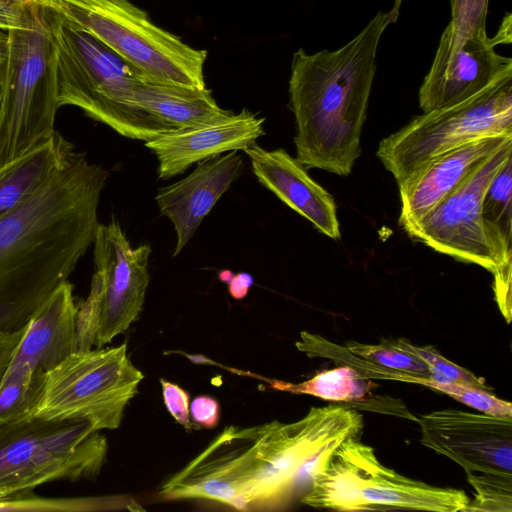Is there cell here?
Instances as JSON below:
<instances>
[{
	"label": "cell",
	"mask_w": 512,
	"mask_h": 512,
	"mask_svg": "<svg viewBox=\"0 0 512 512\" xmlns=\"http://www.w3.org/2000/svg\"><path fill=\"white\" fill-rule=\"evenodd\" d=\"M89 33L144 76L205 88V50L158 27L128 0H28Z\"/></svg>",
	"instance_id": "6"
},
{
	"label": "cell",
	"mask_w": 512,
	"mask_h": 512,
	"mask_svg": "<svg viewBox=\"0 0 512 512\" xmlns=\"http://www.w3.org/2000/svg\"><path fill=\"white\" fill-rule=\"evenodd\" d=\"M43 9L56 49L59 107L76 106L118 134L144 142L174 129L128 104L139 71L89 33Z\"/></svg>",
	"instance_id": "4"
},
{
	"label": "cell",
	"mask_w": 512,
	"mask_h": 512,
	"mask_svg": "<svg viewBox=\"0 0 512 512\" xmlns=\"http://www.w3.org/2000/svg\"><path fill=\"white\" fill-rule=\"evenodd\" d=\"M511 200L512 155L492 178L482 200V225L496 265L495 271L512 266Z\"/></svg>",
	"instance_id": "22"
},
{
	"label": "cell",
	"mask_w": 512,
	"mask_h": 512,
	"mask_svg": "<svg viewBox=\"0 0 512 512\" xmlns=\"http://www.w3.org/2000/svg\"><path fill=\"white\" fill-rule=\"evenodd\" d=\"M143 378L130 361L125 343L72 352L45 373L30 416L87 422L99 431L116 429Z\"/></svg>",
	"instance_id": "9"
},
{
	"label": "cell",
	"mask_w": 512,
	"mask_h": 512,
	"mask_svg": "<svg viewBox=\"0 0 512 512\" xmlns=\"http://www.w3.org/2000/svg\"><path fill=\"white\" fill-rule=\"evenodd\" d=\"M421 442L460 465L475 497L466 511L512 510V417L446 408L416 418Z\"/></svg>",
	"instance_id": "11"
},
{
	"label": "cell",
	"mask_w": 512,
	"mask_h": 512,
	"mask_svg": "<svg viewBox=\"0 0 512 512\" xmlns=\"http://www.w3.org/2000/svg\"><path fill=\"white\" fill-rule=\"evenodd\" d=\"M402 4V0H394L393 7L389 12L392 23H395L399 17L400 7Z\"/></svg>",
	"instance_id": "35"
},
{
	"label": "cell",
	"mask_w": 512,
	"mask_h": 512,
	"mask_svg": "<svg viewBox=\"0 0 512 512\" xmlns=\"http://www.w3.org/2000/svg\"><path fill=\"white\" fill-rule=\"evenodd\" d=\"M501 135L512 136V78L461 103L415 117L385 137L376 155L399 185L454 148Z\"/></svg>",
	"instance_id": "10"
},
{
	"label": "cell",
	"mask_w": 512,
	"mask_h": 512,
	"mask_svg": "<svg viewBox=\"0 0 512 512\" xmlns=\"http://www.w3.org/2000/svg\"><path fill=\"white\" fill-rule=\"evenodd\" d=\"M348 365L324 370L301 383L276 382L274 388L295 394H308L336 402L360 401L374 386Z\"/></svg>",
	"instance_id": "23"
},
{
	"label": "cell",
	"mask_w": 512,
	"mask_h": 512,
	"mask_svg": "<svg viewBox=\"0 0 512 512\" xmlns=\"http://www.w3.org/2000/svg\"><path fill=\"white\" fill-rule=\"evenodd\" d=\"M103 299L101 275L95 271L92 276L90 292L86 299L77 305L75 317L73 352H84L95 345L100 326Z\"/></svg>",
	"instance_id": "26"
},
{
	"label": "cell",
	"mask_w": 512,
	"mask_h": 512,
	"mask_svg": "<svg viewBox=\"0 0 512 512\" xmlns=\"http://www.w3.org/2000/svg\"><path fill=\"white\" fill-rule=\"evenodd\" d=\"M301 502L339 511L464 512L470 499L463 490L431 486L386 467L374 449L354 435L338 446L315 475Z\"/></svg>",
	"instance_id": "8"
},
{
	"label": "cell",
	"mask_w": 512,
	"mask_h": 512,
	"mask_svg": "<svg viewBox=\"0 0 512 512\" xmlns=\"http://www.w3.org/2000/svg\"><path fill=\"white\" fill-rule=\"evenodd\" d=\"M451 20L443 35L464 40L470 37L487 36L486 19L489 0H449Z\"/></svg>",
	"instance_id": "27"
},
{
	"label": "cell",
	"mask_w": 512,
	"mask_h": 512,
	"mask_svg": "<svg viewBox=\"0 0 512 512\" xmlns=\"http://www.w3.org/2000/svg\"><path fill=\"white\" fill-rule=\"evenodd\" d=\"M77 151L55 131L51 137L0 170V220L30 198Z\"/></svg>",
	"instance_id": "21"
},
{
	"label": "cell",
	"mask_w": 512,
	"mask_h": 512,
	"mask_svg": "<svg viewBox=\"0 0 512 512\" xmlns=\"http://www.w3.org/2000/svg\"><path fill=\"white\" fill-rule=\"evenodd\" d=\"M344 348L353 355L384 369L419 377H431L429 366L421 353V346L411 343L406 338L382 339L378 344L350 341Z\"/></svg>",
	"instance_id": "24"
},
{
	"label": "cell",
	"mask_w": 512,
	"mask_h": 512,
	"mask_svg": "<svg viewBox=\"0 0 512 512\" xmlns=\"http://www.w3.org/2000/svg\"><path fill=\"white\" fill-rule=\"evenodd\" d=\"M511 40L510 13L504 16L493 37L459 40L441 34L431 67L418 93L423 113L456 105L512 78V59L495 49L500 44H510Z\"/></svg>",
	"instance_id": "13"
},
{
	"label": "cell",
	"mask_w": 512,
	"mask_h": 512,
	"mask_svg": "<svg viewBox=\"0 0 512 512\" xmlns=\"http://www.w3.org/2000/svg\"><path fill=\"white\" fill-rule=\"evenodd\" d=\"M95 271L102 277L103 299L95 346L103 347L138 318L149 284L151 247L133 248L120 224H99L93 240Z\"/></svg>",
	"instance_id": "14"
},
{
	"label": "cell",
	"mask_w": 512,
	"mask_h": 512,
	"mask_svg": "<svg viewBox=\"0 0 512 512\" xmlns=\"http://www.w3.org/2000/svg\"><path fill=\"white\" fill-rule=\"evenodd\" d=\"M45 373L27 365L6 371L0 382V424L32 414L43 388Z\"/></svg>",
	"instance_id": "25"
},
{
	"label": "cell",
	"mask_w": 512,
	"mask_h": 512,
	"mask_svg": "<svg viewBox=\"0 0 512 512\" xmlns=\"http://www.w3.org/2000/svg\"><path fill=\"white\" fill-rule=\"evenodd\" d=\"M264 121L243 109L213 122L168 130L146 141L145 146L157 157L158 177L167 180L203 160L244 151L264 134Z\"/></svg>",
	"instance_id": "15"
},
{
	"label": "cell",
	"mask_w": 512,
	"mask_h": 512,
	"mask_svg": "<svg viewBox=\"0 0 512 512\" xmlns=\"http://www.w3.org/2000/svg\"><path fill=\"white\" fill-rule=\"evenodd\" d=\"M361 414L348 406L311 407L301 419L227 426L159 490L164 499H207L238 510L283 508L327 465ZM304 493V494H305Z\"/></svg>",
	"instance_id": "1"
},
{
	"label": "cell",
	"mask_w": 512,
	"mask_h": 512,
	"mask_svg": "<svg viewBox=\"0 0 512 512\" xmlns=\"http://www.w3.org/2000/svg\"><path fill=\"white\" fill-rule=\"evenodd\" d=\"M25 327L15 332H0V382L7 371L15 348L25 331Z\"/></svg>",
	"instance_id": "33"
},
{
	"label": "cell",
	"mask_w": 512,
	"mask_h": 512,
	"mask_svg": "<svg viewBox=\"0 0 512 512\" xmlns=\"http://www.w3.org/2000/svg\"><path fill=\"white\" fill-rule=\"evenodd\" d=\"M40 7L28 0H0V30L31 29L40 20Z\"/></svg>",
	"instance_id": "30"
},
{
	"label": "cell",
	"mask_w": 512,
	"mask_h": 512,
	"mask_svg": "<svg viewBox=\"0 0 512 512\" xmlns=\"http://www.w3.org/2000/svg\"><path fill=\"white\" fill-rule=\"evenodd\" d=\"M164 404L172 417L186 429L192 427L190 422L189 394L178 385L160 379Z\"/></svg>",
	"instance_id": "31"
},
{
	"label": "cell",
	"mask_w": 512,
	"mask_h": 512,
	"mask_svg": "<svg viewBox=\"0 0 512 512\" xmlns=\"http://www.w3.org/2000/svg\"><path fill=\"white\" fill-rule=\"evenodd\" d=\"M190 414L197 425L213 428L220 420V405L214 398L201 395L193 399Z\"/></svg>",
	"instance_id": "32"
},
{
	"label": "cell",
	"mask_w": 512,
	"mask_h": 512,
	"mask_svg": "<svg viewBox=\"0 0 512 512\" xmlns=\"http://www.w3.org/2000/svg\"><path fill=\"white\" fill-rule=\"evenodd\" d=\"M116 502L109 498H40L31 495L18 499L0 501V510L30 511H84L108 509Z\"/></svg>",
	"instance_id": "28"
},
{
	"label": "cell",
	"mask_w": 512,
	"mask_h": 512,
	"mask_svg": "<svg viewBox=\"0 0 512 512\" xmlns=\"http://www.w3.org/2000/svg\"><path fill=\"white\" fill-rule=\"evenodd\" d=\"M109 172L76 152L0 220V332L23 329L92 245Z\"/></svg>",
	"instance_id": "2"
},
{
	"label": "cell",
	"mask_w": 512,
	"mask_h": 512,
	"mask_svg": "<svg viewBox=\"0 0 512 512\" xmlns=\"http://www.w3.org/2000/svg\"><path fill=\"white\" fill-rule=\"evenodd\" d=\"M258 181L325 236L337 240L340 227L333 197L305 167L282 148L266 150L252 144L244 150Z\"/></svg>",
	"instance_id": "18"
},
{
	"label": "cell",
	"mask_w": 512,
	"mask_h": 512,
	"mask_svg": "<svg viewBox=\"0 0 512 512\" xmlns=\"http://www.w3.org/2000/svg\"><path fill=\"white\" fill-rule=\"evenodd\" d=\"M127 102L172 128H186L222 119L211 90L157 81L138 74L130 84Z\"/></svg>",
	"instance_id": "20"
},
{
	"label": "cell",
	"mask_w": 512,
	"mask_h": 512,
	"mask_svg": "<svg viewBox=\"0 0 512 512\" xmlns=\"http://www.w3.org/2000/svg\"><path fill=\"white\" fill-rule=\"evenodd\" d=\"M7 43V32L0 30V61L2 60Z\"/></svg>",
	"instance_id": "36"
},
{
	"label": "cell",
	"mask_w": 512,
	"mask_h": 512,
	"mask_svg": "<svg viewBox=\"0 0 512 512\" xmlns=\"http://www.w3.org/2000/svg\"><path fill=\"white\" fill-rule=\"evenodd\" d=\"M243 169L244 161L239 152H226L197 163L188 176L157 191V206L176 231L174 257L188 244L202 220L241 176Z\"/></svg>",
	"instance_id": "16"
},
{
	"label": "cell",
	"mask_w": 512,
	"mask_h": 512,
	"mask_svg": "<svg viewBox=\"0 0 512 512\" xmlns=\"http://www.w3.org/2000/svg\"><path fill=\"white\" fill-rule=\"evenodd\" d=\"M512 141V136H489L470 141L431 160L398 185L401 211L398 223L405 231L419 221L487 158Z\"/></svg>",
	"instance_id": "17"
},
{
	"label": "cell",
	"mask_w": 512,
	"mask_h": 512,
	"mask_svg": "<svg viewBox=\"0 0 512 512\" xmlns=\"http://www.w3.org/2000/svg\"><path fill=\"white\" fill-rule=\"evenodd\" d=\"M253 283V276L246 272L233 273L226 282L229 294L237 300H241L247 296Z\"/></svg>",
	"instance_id": "34"
},
{
	"label": "cell",
	"mask_w": 512,
	"mask_h": 512,
	"mask_svg": "<svg viewBox=\"0 0 512 512\" xmlns=\"http://www.w3.org/2000/svg\"><path fill=\"white\" fill-rule=\"evenodd\" d=\"M421 353L429 366L432 380L441 384H463L493 390L483 378L448 360L433 346H421Z\"/></svg>",
	"instance_id": "29"
},
{
	"label": "cell",
	"mask_w": 512,
	"mask_h": 512,
	"mask_svg": "<svg viewBox=\"0 0 512 512\" xmlns=\"http://www.w3.org/2000/svg\"><path fill=\"white\" fill-rule=\"evenodd\" d=\"M391 23L389 12L379 11L344 46L313 54L300 48L293 54L289 103L296 159L305 168L351 173L361 154L378 46Z\"/></svg>",
	"instance_id": "3"
},
{
	"label": "cell",
	"mask_w": 512,
	"mask_h": 512,
	"mask_svg": "<svg viewBox=\"0 0 512 512\" xmlns=\"http://www.w3.org/2000/svg\"><path fill=\"white\" fill-rule=\"evenodd\" d=\"M77 304L67 280L30 316L7 370L27 365L47 372L73 352Z\"/></svg>",
	"instance_id": "19"
},
{
	"label": "cell",
	"mask_w": 512,
	"mask_h": 512,
	"mask_svg": "<svg viewBox=\"0 0 512 512\" xmlns=\"http://www.w3.org/2000/svg\"><path fill=\"white\" fill-rule=\"evenodd\" d=\"M107 451L106 437L87 422L28 416L0 424V501L52 481L95 479Z\"/></svg>",
	"instance_id": "7"
},
{
	"label": "cell",
	"mask_w": 512,
	"mask_h": 512,
	"mask_svg": "<svg viewBox=\"0 0 512 512\" xmlns=\"http://www.w3.org/2000/svg\"><path fill=\"white\" fill-rule=\"evenodd\" d=\"M31 29L7 31L0 61V170L56 131L57 56L44 9Z\"/></svg>",
	"instance_id": "5"
},
{
	"label": "cell",
	"mask_w": 512,
	"mask_h": 512,
	"mask_svg": "<svg viewBox=\"0 0 512 512\" xmlns=\"http://www.w3.org/2000/svg\"><path fill=\"white\" fill-rule=\"evenodd\" d=\"M511 155L512 141L487 158L405 232L441 254L493 273L496 265L482 225V200L490 181Z\"/></svg>",
	"instance_id": "12"
}]
</instances>
